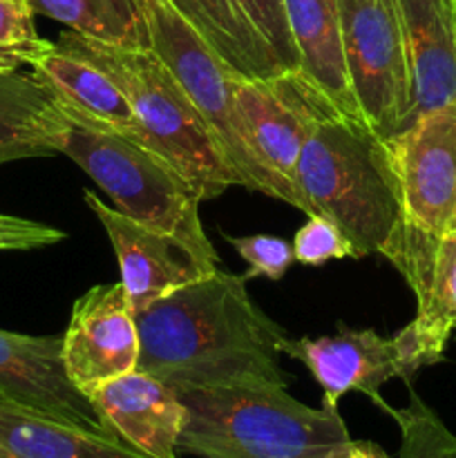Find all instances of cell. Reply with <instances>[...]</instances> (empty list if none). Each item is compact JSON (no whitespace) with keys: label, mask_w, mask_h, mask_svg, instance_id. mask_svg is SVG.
<instances>
[{"label":"cell","mask_w":456,"mask_h":458,"mask_svg":"<svg viewBox=\"0 0 456 458\" xmlns=\"http://www.w3.org/2000/svg\"><path fill=\"white\" fill-rule=\"evenodd\" d=\"M246 277L217 268L134 313L137 369L174 392L240 385H280L286 331L250 298Z\"/></svg>","instance_id":"6da1fadb"},{"label":"cell","mask_w":456,"mask_h":458,"mask_svg":"<svg viewBox=\"0 0 456 458\" xmlns=\"http://www.w3.org/2000/svg\"><path fill=\"white\" fill-rule=\"evenodd\" d=\"M300 210L334 222L358 258L383 255L402 222L401 183L392 150L365 121L340 112L308 130L293 174Z\"/></svg>","instance_id":"7a4b0ae2"},{"label":"cell","mask_w":456,"mask_h":458,"mask_svg":"<svg viewBox=\"0 0 456 458\" xmlns=\"http://www.w3.org/2000/svg\"><path fill=\"white\" fill-rule=\"evenodd\" d=\"M186 410L179 452L199 458H326L347 443L338 407H308L280 385L177 392Z\"/></svg>","instance_id":"3957f363"},{"label":"cell","mask_w":456,"mask_h":458,"mask_svg":"<svg viewBox=\"0 0 456 458\" xmlns=\"http://www.w3.org/2000/svg\"><path fill=\"white\" fill-rule=\"evenodd\" d=\"M56 45L101 67L128 98L143 143L170 161L201 201L237 186L217 141L182 85L152 49H132L85 38L67 30Z\"/></svg>","instance_id":"277c9868"},{"label":"cell","mask_w":456,"mask_h":458,"mask_svg":"<svg viewBox=\"0 0 456 458\" xmlns=\"http://www.w3.org/2000/svg\"><path fill=\"white\" fill-rule=\"evenodd\" d=\"M63 155L70 157L125 217L168 233L204 259L219 264L217 250L201 226V199L159 152L114 134L72 128Z\"/></svg>","instance_id":"5b68a950"},{"label":"cell","mask_w":456,"mask_h":458,"mask_svg":"<svg viewBox=\"0 0 456 458\" xmlns=\"http://www.w3.org/2000/svg\"><path fill=\"white\" fill-rule=\"evenodd\" d=\"M139 7L146 16L152 52L173 72L208 125L237 186L282 199L280 188L258 164L241 132L235 107V85L241 81L240 76L197 34L195 27L179 16L168 0H139Z\"/></svg>","instance_id":"8992f818"},{"label":"cell","mask_w":456,"mask_h":458,"mask_svg":"<svg viewBox=\"0 0 456 458\" xmlns=\"http://www.w3.org/2000/svg\"><path fill=\"white\" fill-rule=\"evenodd\" d=\"M344 65L365 123L392 139L411 123L414 74L396 0H338Z\"/></svg>","instance_id":"52a82bcc"},{"label":"cell","mask_w":456,"mask_h":458,"mask_svg":"<svg viewBox=\"0 0 456 458\" xmlns=\"http://www.w3.org/2000/svg\"><path fill=\"white\" fill-rule=\"evenodd\" d=\"M235 107L258 164L277 183L282 201L300 208L293 191L300 152L313 123L338 110L300 72L237 81Z\"/></svg>","instance_id":"ba28073f"},{"label":"cell","mask_w":456,"mask_h":458,"mask_svg":"<svg viewBox=\"0 0 456 458\" xmlns=\"http://www.w3.org/2000/svg\"><path fill=\"white\" fill-rule=\"evenodd\" d=\"M405 219L432 235L456 233V103L387 139Z\"/></svg>","instance_id":"9c48e42d"},{"label":"cell","mask_w":456,"mask_h":458,"mask_svg":"<svg viewBox=\"0 0 456 458\" xmlns=\"http://www.w3.org/2000/svg\"><path fill=\"white\" fill-rule=\"evenodd\" d=\"M83 199L110 237L119 259L121 284L134 313L192 282L213 276L219 268L177 237L143 226L116 208L106 206L94 192L85 191Z\"/></svg>","instance_id":"30bf717a"},{"label":"cell","mask_w":456,"mask_h":458,"mask_svg":"<svg viewBox=\"0 0 456 458\" xmlns=\"http://www.w3.org/2000/svg\"><path fill=\"white\" fill-rule=\"evenodd\" d=\"M137 318L123 284H98L80 295L63 334V362L72 383L89 396L139 365Z\"/></svg>","instance_id":"8fae6325"},{"label":"cell","mask_w":456,"mask_h":458,"mask_svg":"<svg viewBox=\"0 0 456 458\" xmlns=\"http://www.w3.org/2000/svg\"><path fill=\"white\" fill-rule=\"evenodd\" d=\"M282 353L311 371L325 392L322 405L326 407H338L344 394L360 392L384 410L387 403L380 398V387L392 378H402L405 383L414 378L396 335L384 338L374 329L340 327L335 335L300 340L286 335Z\"/></svg>","instance_id":"7c38bea8"},{"label":"cell","mask_w":456,"mask_h":458,"mask_svg":"<svg viewBox=\"0 0 456 458\" xmlns=\"http://www.w3.org/2000/svg\"><path fill=\"white\" fill-rule=\"evenodd\" d=\"M383 255L414 291L416 318L407 327L429 365H436L456 329V233L432 235L405 219Z\"/></svg>","instance_id":"4fadbf2b"},{"label":"cell","mask_w":456,"mask_h":458,"mask_svg":"<svg viewBox=\"0 0 456 458\" xmlns=\"http://www.w3.org/2000/svg\"><path fill=\"white\" fill-rule=\"evenodd\" d=\"M0 396L88 432L114 437L92 401L67 376L63 335L0 329Z\"/></svg>","instance_id":"5bb4252c"},{"label":"cell","mask_w":456,"mask_h":458,"mask_svg":"<svg viewBox=\"0 0 456 458\" xmlns=\"http://www.w3.org/2000/svg\"><path fill=\"white\" fill-rule=\"evenodd\" d=\"M114 437L148 458H179L186 410L179 394L141 369L103 383L89 394Z\"/></svg>","instance_id":"9a60e30c"},{"label":"cell","mask_w":456,"mask_h":458,"mask_svg":"<svg viewBox=\"0 0 456 458\" xmlns=\"http://www.w3.org/2000/svg\"><path fill=\"white\" fill-rule=\"evenodd\" d=\"M30 67L58 103L72 128L114 134L146 146L128 98L101 67L49 40L31 58Z\"/></svg>","instance_id":"2e32d148"},{"label":"cell","mask_w":456,"mask_h":458,"mask_svg":"<svg viewBox=\"0 0 456 458\" xmlns=\"http://www.w3.org/2000/svg\"><path fill=\"white\" fill-rule=\"evenodd\" d=\"M414 74L411 121L456 103V18L450 0H396Z\"/></svg>","instance_id":"e0dca14e"},{"label":"cell","mask_w":456,"mask_h":458,"mask_svg":"<svg viewBox=\"0 0 456 458\" xmlns=\"http://www.w3.org/2000/svg\"><path fill=\"white\" fill-rule=\"evenodd\" d=\"M298 70L331 106L349 119L365 121L353 98L344 65L338 0H284Z\"/></svg>","instance_id":"ac0fdd59"},{"label":"cell","mask_w":456,"mask_h":458,"mask_svg":"<svg viewBox=\"0 0 456 458\" xmlns=\"http://www.w3.org/2000/svg\"><path fill=\"white\" fill-rule=\"evenodd\" d=\"M72 125L34 74L0 72V165L63 155Z\"/></svg>","instance_id":"d6986e66"},{"label":"cell","mask_w":456,"mask_h":458,"mask_svg":"<svg viewBox=\"0 0 456 458\" xmlns=\"http://www.w3.org/2000/svg\"><path fill=\"white\" fill-rule=\"evenodd\" d=\"M0 458H148L116 437L88 432L0 396Z\"/></svg>","instance_id":"ffe728a7"},{"label":"cell","mask_w":456,"mask_h":458,"mask_svg":"<svg viewBox=\"0 0 456 458\" xmlns=\"http://www.w3.org/2000/svg\"><path fill=\"white\" fill-rule=\"evenodd\" d=\"M179 16L224 58L240 79H268L284 72L266 40L235 0H168Z\"/></svg>","instance_id":"44dd1931"},{"label":"cell","mask_w":456,"mask_h":458,"mask_svg":"<svg viewBox=\"0 0 456 458\" xmlns=\"http://www.w3.org/2000/svg\"><path fill=\"white\" fill-rule=\"evenodd\" d=\"M34 13L61 22L67 30L132 49H152L150 31L139 0H30Z\"/></svg>","instance_id":"7402d4cb"},{"label":"cell","mask_w":456,"mask_h":458,"mask_svg":"<svg viewBox=\"0 0 456 458\" xmlns=\"http://www.w3.org/2000/svg\"><path fill=\"white\" fill-rule=\"evenodd\" d=\"M401 428V454L398 458H456V434L443 425V420L410 392V405L402 410L384 407Z\"/></svg>","instance_id":"603a6c76"},{"label":"cell","mask_w":456,"mask_h":458,"mask_svg":"<svg viewBox=\"0 0 456 458\" xmlns=\"http://www.w3.org/2000/svg\"><path fill=\"white\" fill-rule=\"evenodd\" d=\"M34 16L30 0H0V72L30 65L47 45L36 31Z\"/></svg>","instance_id":"cb8c5ba5"},{"label":"cell","mask_w":456,"mask_h":458,"mask_svg":"<svg viewBox=\"0 0 456 458\" xmlns=\"http://www.w3.org/2000/svg\"><path fill=\"white\" fill-rule=\"evenodd\" d=\"M235 4L249 18L255 31L266 40L284 72L298 70V52L291 38L284 0H235Z\"/></svg>","instance_id":"d4e9b609"},{"label":"cell","mask_w":456,"mask_h":458,"mask_svg":"<svg viewBox=\"0 0 456 458\" xmlns=\"http://www.w3.org/2000/svg\"><path fill=\"white\" fill-rule=\"evenodd\" d=\"M295 262L304 267H322L329 259L356 258L351 242L342 231L329 219L320 215H311L302 228L293 237Z\"/></svg>","instance_id":"484cf974"},{"label":"cell","mask_w":456,"mask_h":458,"mask_svg":"<svg viewBox=\"0 0 456 458\" xmlns=\"http://www.w3.org/2000/svg\"><path fill=\"white\" fill-rule=\"evenodd\" d=\"M228 244L240 253V258L244 259L250 267L249 276H244L246 280H250L253 276H264L268 280L277 282L286 276L291 267L295 262L293 246L289 244L282 237L273 235H249V237H228Z\"/></svg>","instance_id":"4316f807"},{"label":"cell","mask_w":456,"mask_h":458,"mask_svg":"<svg viewBox=\"0 0 456 458\" xmlns=\"http://www.w3.org/2000/svg\"><path fill=\"white\" fill-rule=\"evenodd\" d=\"M65 240V233L49 224L0 213V250L47 249Z\"/></svg>","instance_id":"83f0119b"},{"label":"cell","mask_w":456,"mask_h":458,"mask_svg":"<svg viewBox=\"0 0 456 458\" xmlns=\"http://www.w3.org/2000/svg\"><path fill=\"white\" fill-rule=\"evenodd\" d=\"M326 458H389L387 452L371 441H353L349 438L347 443L338 445L329 452Z\"/></svg>","instance_id":"f1b7e54d"},{"label":"cell","mask_w":456,"mask_h":458,"mask_svg":"<svg viewBox=\"0 0 456 458\" xmlns=\"http://www.w3.org/2000/svg\"><path fill=\"white\" fill-rule=\"evenodd\" d=\"M452 3V9H454V18H456V0H450Z\"/></svg>","instance_id":"f546056e"}]
</instances>
